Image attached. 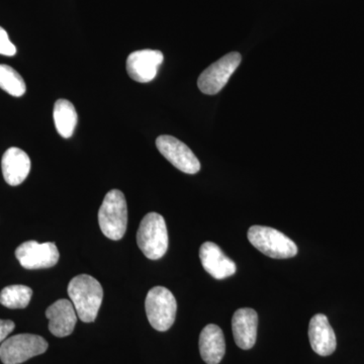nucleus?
I'll return each instance as SVG.
<instances>
[{"instance_id": "obj_1", "label": "nucleus", "mask_w": 364, "mask_h": 364, "mask_svg": "<svg viewBox=\"0 0 364 364\" xmlns=\"http://www.w3.org/2000/svg\"><path fill=\"white\" fill-rule=\"evenodd\" d=\"M68 294L82 322H95L104 299L102 284L88 274H79L68 284Z\"/></svg>"}, {"instance_id": "obj_2", "label": "nucleus", "mask_w": 364, "mask_h": 364, "mask_svg": "<svg viewBox=\"0 0 364 364\" xmlns=\"http://www.w3.org/2000/svg\"><path fill=\"white\" fill-rule=\"evenodd\" d=\"M98 224L105 237L119 241L124 236L128 226V207L124 193L112 189L105 196L98 210Z\"/></svg>"}, {"instance_id": "obj_3", "label": "nucleus", "mask_w": 364, "mask_h": 364, "mask_svg": "<svg viewBox=\"0 0 364 364\" xmlns=\"http://www.w3.org/2000/svg\"><path fill=\"white\" fill-rule=\"evenodd\" d=\"M168 243V231L164 218L157 213L146 215L136 232V244L144 255L148 259H160L167 252Z\"/></svg>"}, {"instance_id": "obj_4", "label": "nucleus", "mask_w": 364, "mask_h": 364, "mask_svg": "<svg viewBox=\"0 0 364 364\" xmlns=\"http://www.w3.org/2000/svg\"><path fill=\"white\" fill-rule=\"evenodd\" d=\"M248 240L261 253L274 258L286 259L298 254V246L279 230L270 227L252 226L248 230Z\"/></svg>"}, {"instance_id": "obj_5", "label": "nucleus", "mask_w": 364, "mask_h": 364, "mask_svg": "<svg viewBox=\"0 0 364 364\" xmlns=\"http://www.w3.org/2000/svg\"><path fill=\"white\" fill-rule=\"evenodd\" d=\"M146 314L155 330L165 332L174 324L177 303L173 294L164 287L151 289L145 301Z\"/></svg>"}, {"instance_id": "obj_6", "label": "nucleus", "mask_w": 364, "mask_h": 364, "mask_svg": "<svg viewBox=\"0 0 364 364\" xmlns=\"http://www.w3.org/2000/svg\"><path fill=\"white\" fill-rule=\"evenodd\" d=\"M48 342L39 335L18 334L4 340L0 346L4 364H21L48 350Z\"/></svg>"}, {"instance_id": "obj_7", "label": "nucleus", "mask_w": 364, "mask_h": 364, "mask_svg": "<svg viewBox=\"0 0 364 364\" xmlns=\"http://www.w3.org/2000/svg\"><path fill=\"white\" fill-rule=\"evenodd\" d=\"M241 61L240 53L232 52L208 66L198 77V86L200 90L208 95L219 93L240 65Z\"/></svg>"}, {"instance_id": "obj_8", "label": "nucleus", "mask_w": 364, "mask_h": 364, "mask_svg": "<svg viewBox=\"0 0 364 364\" xmlns=\"http://www.w3.org/2000/svg\"><path fill=\"white\" fill-rule=\"evenodd\" d=\"M16 257L26 269H43L55 267L58 263L60 254L56 244L53 242L26 241L16 248Z\"/></svg>"}, {"instance_id": "obj_9", "label": "nucleus", "mask_w": 364, "mask_h": 364, "mask_svg": "<svg viewBox=\"0 0 364 364\" xmlns=\"http://www.w3.org/2000/svg\"><path fill=\"white\" fill-rule=\"evenodd\" d=\"M157 149L163 156L177 169L188 174L198 173L200 170V163L195 153L188 145L182 143L176 136H159L156 140Z\"/></svg>"}, {"instance_id": "obj_10", "label": "nucleus", "mask_w": 364, "mask_h": 364, "mask_svg": "<svg viewBox=\"0 0 364 364\" xmlns=\"http://www.w3.org/2000/svg\"><path fill=\"white\" fill-rule=\"evenodd\" d=\"M164 60L162 52L158 50H141L129 55L127 72L133 80L147 83L156 77L158 68Z\"/></svg>"}, {"instance_id": "obj_11", "label": "nucleus", "mask_w": 364, "mask_h": 364, "mask_svg": "<svg viewBox=\"0 0 364 364\" xmlns=\"http://www.w3.org/2000/svg\"><path fill=\"white\" fill-rule=\"evenodd\" d=\"M46 317L49 320L50 332L62 338L72 334L78 316L73 304L68 299H61L46 310Z\"/></svg>"}, {"instance_id": "obj_12", "label": "nucleus", "mask_w": 364, "mask_h": 364, "mask_svg": "<svg viewBox=\"0 0 364 364\" xmlns=\"http://www.w3.org/2000/svg\"><path fill=\"white\" fill-rule=\"evenodd\" d=\"M200 258L205 272L215 279H225L236 273L234 261L214 242H205L200 246Z\"/></svg>"}, {"instance_id": "obj_13", "label": "nucleus", "mask_w": 364, "mask_h": 364, "mask_svg": "<svg viewBox=\"0 0 364 364\" xmlns=\"http://www.w3.org/2000/svg\"><path fill=\"white\" fill-rule=\"evenodd\" d=\"M309 338L313 350L320 356L331 355L336 350V335L329 320L323 314H317L311 318Z\"/></svg>"}, {"instance_id": "obj_14", "label": "nucleus", "mask_w": 364, "mask_h": 364, "mask_svg": "<svg viewBox=\"0 0 364 364\" xmlns=\"http://www.w3.org/2000/svg\"><path fill=\"white\" fill-rule=\"evenodd\" d=\"M258 315L253 309H239L232 318L235 342L244 350L252 348L257 338Z\"/></svg>"}, {"instance_id": "obj_15", "label": "nucleus", "mask_w": 364, "mask_h": 364, "mask_svg": "<svg viewBox=\"0 0 364 364\" xmlns=\"http://www.w3.org/2000/svg\"><path fill=\"white\" fill-rule=\"evenodd\" d=\"M31 159L25 151L11 147L6 151L1 160L4 181L11 186H20L31 171Z\"/></svg>"}, {"instance_id": "obj_16", "label": "nucleus", "mask_w": 364, "mask_h": 364, "mask_svg": "<svg viewBox=\"0 0 364 364\" xmlns=\"http://www.w3.org/2000/svg\"><path fill=\"white\" fill-rule=\"evenodd\" d=\"M200 356L207 364H219L226 352L224 333L219 326L208 324L200 335Z\"/></svg>"}, {"instance_id": "obj_17", "label": "nucleus", "mask_w": 364, "mask_h": 364, "mask_svg": "<svg viewBox=\"0 0 364 364\" xmlns=\"http://www.w3.org/2000/svg\"><path fill=\"white\" fill-rule=\"evenodd\" d=\"M53 116L59 135L63 138H70L78 121L77 112L74 105L69 100H58L55 102Z\"/></svg>"}, {"instance_id": "obj_18", "label": "nucleus", "mask_w": 364, "mask_h": 364, "mask_svg": "<svg viewBox=\"0 0 364 364\" xmlns=\"http://www.w3.org/2000/svg\"><path fill=\"white\" fill-rule=\"evenodd\" d=\"M31 287L14 284L4 287L0 293V304L9 309H25L32 299Z\"/></svg>"}, {"instance_id": "obj_19", "label": "nucleus", "mask_w": 364, "mask_h": 364, "mask_svg": "<svg viewBox=\"0 0 364 364\" xmlns=\"http://www.w3.org/2000/svg\"><path fill=\"white\" fill-rule=\"evenodd\" d=\"M0 88L13 97H23L26 93L25 80L13 67L0 64Z\"/></svg>"}, {"instance_id": "obj_20", "label": "nucleus", "mask_w": 364, "mask_h": 364, "mask_svg": "<svg viewBox=\"0 0 364 364\" xmlns=\"http://www.w3.org/2000/svg\"><path fill=\"white\" fill-rule=\"evenodd\" d=\"M16 54V46L9 40L6 31L0 26V55L4 56H14Z\"/></svg>"}, {"instance_id": "obj_21", "label": "nucleus", "mask_w": 364, "mask_h": 364, "mask_svg": "<svg viewBox=\"0 0 364 364\" xmlns=\"http://www.w3.org/2000/svg\"><path fill=\"white\" fill-rule=\"evenodd\" d=\"M16 324L11 320H0V343L14 331Z\"/></svg>"}]
</instances>
